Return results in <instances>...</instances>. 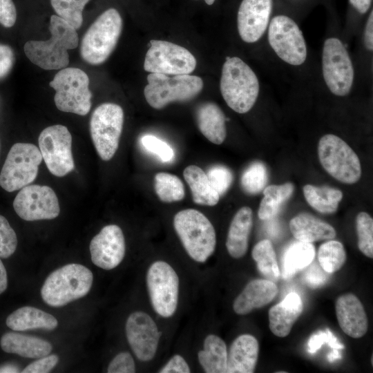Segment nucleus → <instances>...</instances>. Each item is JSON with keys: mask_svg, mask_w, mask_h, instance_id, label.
<instances>
[{"mask_svg": "<svg viewBox=\"0 0 373 373\" xmlns=\"http://www.w3.org/2000/svg\"><path fill=\"white\" fill-rule=\"evenodd\" d=\"M49 30L51 36L46 41H28L24 52L29 60L45 70L66 68L69 64L68 50L79 44L76 29L57 15L50 17Z\"/></svg>", "mask_w": 373, "mask_h": 373, "instance_id": "f257e3e1", "label": "nucleus"}, {"mask_svg": "<svg viewBox=\"0 0 373 373\" xmlns=\"http://www.w3.org/2000/svg\"><path fill=\"white\" fill-rule=\"evenodd\" d=\"M220 89L229 108L236 113H245L254 106L260 84L247 64L238 57H227L222 68Z\"/></svg>", "mask_w": 373, "mask_h": 373, "instance_id": "f03ea898", "label": "nucleus"}, {"mask_svg": "<svg viewBox=\"0 0 373 373\" xmlns=\"http://www.w3.org/2000/svg\"><path fill=\"white\" fill-rule=\"evenodd\" d=\"M93 280L89 269L79 264H68L49 274L41 289V296L47 305L61 307L86 296Z\"/></svg>", "mask_w": 373, "mask_h": 373, "instance_id": "7ed1b4c3", "label": "nucleus"}, {"mask_svg": "<svg viewBox=\"0 0 373 373\" xmlns=\"http://www.w3.org/2000/svg\"><path fill=\"white\" fill-rule=\"evenodd\" d=\"M173 227L184 249L195 261L204 262L213 254L216 245L215 229L200 211L186 209L173 218Z\"/></svg>", "mask_w": 373, "mask_h": 373, "instance_id": "20e7f679", "label": "nucleus"}, {"mask_svg": "<svg viewBox=\"0 0 373 373\" xmlns=\"http://www.w3.org/2000/svg\"><path fill=\"white\" fill-rule=\"evenodd\" d=\"M122 29V19L115 8L102 13L90 25L81 43L82 59L91 65L104 63L115 49Z\"/></svg>", "mask_w": 373, "mask_h": 373, "instance_id": "39448f33", "label": "nucleus"}, {"mask_svg": "<svg viewBox=\"0 0 373 373\" xmlns=\"http://www.w3.org/2000/svg\"><path fill=\"white\" fill-rule=\"evenodd\" d=\"M148 84L144 90L148 104L161 109L173 102L189 101L195 97L203 88L202 79L191 75L169 77L160 73L147 76Z\"/></svg>", "mask_w": 373, "mask_h": 373, "instance_id": "423d86ee", "label": "nucleus"}, {"mask_svg": "<svg viewBox=\"0 0 373 373\" xmlns=\"http://www.w3.org/2000/svg\"><path fill=\"white\" fill-rule=\"evenodd\" d=\"M55 89L54 101L63 112L86 115L91 107L92 94L87 74L77 68L60 70L49 84Z\"/></svg>", "mask_w": 373, "mask_h": 373, "instance_id": "0eeeda50", "label": "nucleus"}, {"mask_svg": "<svg viewBox=\"0 0 373 373\" xmlns=\"http://www.w3.org/2000/svg\"><path fill=\"white\" fill-rule=\"evenodd\" d=\"M318 154L323 169L336 180L352 184L361 178V166L358 155L338 136L323 135L318 142Z\"/></svg>", "mask_w": 373, "mask_h": 373, "instance_id": "6e6552de", "label": "nucleus"}, {"mask_svg": "<svg viewBox=\"0 0 373 373\" xmlns=\"http://www.w3.org/2000/svg\"><path fill=\"white\" fill-rule=\"evenodd\" d=\"M322 73L329 90L334 95H348L354 79V70L350 56L341 39L329 37L322 50Z\"/></svg>", "mask_w": 373, "mask_h": 373, "instance_id": "1a4fd4ad", "label": "nucleus"}, {"mask_svg": "<svg viewBox=\"0 0 373 373\" xmlns=\"http://www.w3.org/2000/svg\"><path fill=\"white\" fill-rule=\"evenodd\" d=\"M43 158L30 143H16L10 149L0 173V186L12 192L30 184L37 178Z\"/></svg>", "mask_w": 373, "mask_h": 373, "instance_id": "9d476101", "label": "nucleus"}, {"mask_svg": "<svg viewBox=\"0 0 373 373\" xmlns=\"http://www.w3.org/2000/svg\"><path fill=\"white\" fill-rule=\"evenodd\" d=\"M268 43L275 54L284 62L300 66L307 59L305 39L298 24L287 15H278L269 21Z\"/></svg>", "mask_w": 373, "mask_h": 373, "instance_id": "9b49d317", "label": "nucleus"}, {"mask_svg": "<svg viewBox=\"0 0 373 373\" xmlns=\"http://www.w3.org/2000/svg\"><path fill=\"white\" fill-rule=\"evenodd\" d=\"M123 123L124 111L116 104L104 103L93 111L90 122V135L103 160H110L116 153Z\"/></svg>", "mask_w": 373, "mask_h": 373, "instance_id": "f8f14e48", "label": "nucleus"}, {"mask_svg": "<svg viewBox=\"0 0 373 373\" xmlns=\"http://www.w3.org/2000/svg\"><path fill=\"white\" fill-rule=\"evenodd\" d=\"M146 285L152 307L160 316L169 318L176 311L179 298V278L171 265L154 262L146 274Z\"/></svg>", "mask_w": 373, "mask_h": 373, "instance_id": "ddd939ff", "label": "nucleus"}, {"mask_svg": "<svg viewBox=\"0 0 373 373\" xmlns=\"http://www.w3.org/2000/svg\"><path fill=\"white\" fill-rule=\"evenodd\" d=\"M144 69L151 73L189 75L196 66L194 56L185 48L172 42L151 40Z\"/></svg>", "mask_w": 373, "mask_h": 373, "instance_id": "4468645a", "label": "nucleus"}, {"mask_svg": "<svg viewBox=\"0 0 373 373\" xmlns=\"http://www.w3.org/2000/svg\"><path fill=\"white\" fill-rule=\"evenodd\" d=\"M38 142L42 158L52 174L62 177L74 169L72 136L67 127L50 126L41 132Z\"/></svg>", "mask_w": 373, "mask_h": 373, "instance_id": "2eb2a0df", "label": "nucleus"}, {"mask_svg": "<svg viewBox=\"0 0 373 373\" xmlns=\"http://www.w3.org/2000/svg\"><path fill=\"white\" fill-rule=\"evenodd\" d=\"M13 207L17 214L26 221L50 220L60 212L58 198L48 186L27 185L16 195Z\"/></svg>", "mask_w": 373, "mask_h": 373, "instance_id": "dca6fc26", "label": "nucleus"}, {"mask_svg": "<svg viewBox=\"0 0 373 373\" xmlns=\"http://www.w3.org/2000/svg\"><path fill=\"white\" fill-rule=\"evenodd\" d=\"M125 329L128 344L136 357L142 361L152 360L161 334L154 320L144 312H134L128 316Z\"/></svg>", "mask_w": 373, "mask_h": 373, "instance_id": "f3484780", "label": "nucleus"}, {"mask_svg": "<svg viewBox=\"0 0 373 373\" xmlns=\"http://www.w3.org/2000/svg\"><path fill=\"white\" fill-rule=\"evenodd\" d=\"M125 250L123 232L116 224L103 227L90 243L92 262L105 270H111L117 267L124 257Z\"/></svg>", "mask_w": 373, "mask_h": 373, "instance_id": "a211bd4d", "label": "nucleus"}, {"mask_svg": "<svg viewBox=\"0 0 373 373\" xmlns=\"http://www.w3.org/2000/svg\"><path fill=\"white\" fill-rule=\"evenodd\" d=\"M272 0H242L238 11L239 35L246 43L258 41L267 30L272 11Z\"/></svg>", "mask_w": 373, "mask_h": 373, "instance_id": "6ab92c4d", "label": "nucleus"}, {"mask_svg": "<svg viewBox=\"0 0 373 373\" xmlns=\"http://www.w3.org/2000/svg\"><path fill=\"white\" fill-rule=\"evenodd\" d=\"M338 325L347 336L359 338L368 328L367 317L364 307L358 297L351 293L338 296L335 303Z\"/></svg>", "mask_w": 373, "mask_h": 373, "instance_id": "aec40b11", "label": "nucleus"}, {"mask_svg": "<svg viewBox=\"0 0 373 373\" xmlns=\"http://www.w3.org/2000/svg\"><path fill=\"white\" fill-rule=\"evenodd\" d=\"M278 293L274 282L267 279H255L245 287L235 298L233 309L238 315H246L274 300Z\"/></svg>", "mask_w": 373, "mask_h": 373, "instance_id": "412c9836", "label": "nucleus"}, {"mask_svg": "<svg viewBox=\"0 0 373 373\" xmlns=\"http://www.w3.org/2000/svg\"><path fill=\"white\" fill-rule=\"evenodd\" d=\"M259 344L255 336L245 334L231 343L227 356V373H252L258 358Z\"/></svg>", "mask_w": 373, "mask_h": 373, "instance_id": "4be33fe9", "label": "nucleus"}, {"mask_svg": "<svg viewBox=\"0 0 373 373\" xmlns=\"http://www.w3.org/2000/svg\"><path fill=\"white\" fill-rule=\"evenodd\" d=\"M303 310V301L296 292L288 294L285 298L269 310V327L278 337H285Z\"/></svg>", "mask_w": 373, "mask_h": 373, "instance_id": "5701e85b", "label": "nucleus"}, {"mask_svg": "<svg viewBox=\"0 0 373 373\" xmlns=\"http://www.w3.org/2000/svg\"><path fill=\"white\" fill-rule=\"evenodd\" d=\"M252 225L251 209L241 207L231 222L226 240L227 251L233 258H240L247 253Z\"/></svg>", "mask_w": 373, "mask_h": 373, "instance_id": "b1692460", "label": "nucleus"}, {"mask_svg": "<svg viewBox=\"0 0 373 373\" xmlns=\"http://www.w3.org/2000/svg\"><path fill=\"white\" fill-rule=\"evenodd\" d=\"M289 229L297 240L309 243L331 240L336 235L331 224L309 213L294 217L289 222Z\"/></svg>", "mask_w": 373, "mask_h": 373, "instance_id": "393cba45", "label": "nucleus"}, {"mask_svg": "<svg viewBox=\"0 0 373 373\" xmlns=\"http://www.w3.org/2000/svg\"><path fill=\"white\" fill-rule=\"evenodd\" d=\"M0 345L5 352L31 358L45 356L52 348L47 341L17 332L4 334L1 338Z\"/></svg>", "mask_w": 373, "mask_h": 373, "instance_id": "a878e982", "label": "nucleus"}, {"mask_svg": "<svg viewBox=\"0 0 373 373\" xmlns=\"http://www.w3.org/2000/svg\"><path fill=\"white\" fill-rule=\"evenodd\" d=\"M198 126L211 142L221 144L227 135L226 117L221 108L213 102L202 104L196 110Z\"/></svg>", "mask_w": 373, "mask_h": 373, "instance_id": "bb28decb", "label": "nucleus"}, {"mask_svg": "<svg viewBox=\"0 0 373 373\" xmlns=\"http://www.w3.org/2000/svg\"><path fill=\"white\" fill-rule=\"evenodd\" d=\"M7 326L14 331L44 329L52 330L58 325L52 315L38 308L25 306L10 314L6 318Z\"/></svg>", "mask_w": 373, "mask_h": 373, "instance_id": "cd10ccee", "label": "nucleus"}, {"mask_svg": "<svg viewBox=\"0 0 373 373\" xmlns=\"http://www.w3.org/2000/svg\"><path fill=\"white\" fill-rule=\"evenodd\" d=\"M227 349L224 341L218 336H207L203 350L198 353L200 364L207 373H227Z\"/></svg>", "mask_w": 373, "mask_h": 373, "instance_id": "c85d7f7f", "label": "nucleus"}, {"mask_svg": "<svg viewBox=\"0 0 373 373\" xmlns=\"http://www.w3.org/2000/svg\"><path fill=\"white\" fill-rule=\"evenodd\" d=\"M185 181L189 186L193 200L195 204L214 206L220 195L211 186L207 173L196 165H189L183 171Z\"/></svg>", "mask_w": 373, "mask_h": 373, "instance_id": "c756f323", "label": "nucleus"}, {"mask_svg": "<svg viewBox=\"0 0 373 373\" xmlns=\"http://www.w3.org/2000/svg\"><path fill=\"white\" fill-rule=\"evenodd\" d=\"M303 194L309 205L322 213H335L343 198L341 190L327 186L306 184L303 186Z\"/></svg>", "mask_w": 373, "mask_h": 373, "instance_id": "7c9ffc66", "label": "nucleus"}, {"mask_svg": "<svg viewBox=\"0 0 373 373\" xmlns=\"http://www.w3.org/2000/svg\"><path fill=\"white\" fill-rule=\"evenodd\" d=\"M314 256L315 248L312 243L299 240L291 243L283 256V277H291L298 271L307 267Z\"/></svg>", "mask_w": 373, "mask_h": 373, "instance_id": "2f4dec72", "label": "nucleus"}, {"mask_svg": "<svg viewBox=\"0 0 373 373\" xmlns=\"http://www.w3.org/2000/svg\"><path fill=\"white\" fill-rule=\"evenodd\" d=\"M253 259L257 264V267L262 276L273 282L280 276L276 253L271 242L264 239L258 242L251 251Z\"/></svg>", "mask_w": 373, "mask_h": 373, "instance_id": "473e14b6", "label": "nucleus"}, {"mask_svg": "<svg viewBox=\"0 0 373 373\" xmlns=\"http://www.w3.org/2000/svg\"><path fill=\"white\" fill-rule=\"evenodd\" d=\"M154 189L159 199L166 203L180 201L185 195L182 180L171 173L160 172L154 178Z\"/></svg>", "mask_w": 373, "mask_h": 373, "instance_id": "72a5a7b5", "label": "nucleus"}, {"mask_svg": "<svg viewBox=\"0 0 373 373\" xmlns=\"http://www.w3.org/2000/svg\"><path fill=\"white\" fill-rule=\"evenodd\" d=\"M318 259L321 268L329 274L339 270L347 259L343 244L336 240H329L323 243L318 252Z\"/></svg>", "mask_w": 373, "mask_h": 373, "instance_id": "f704fd0d", "label": "nucleus"}, {"mask_svg": "<svg viewBox=\"0 0 373 373\" xmlns=\"http://www.w3.org/2000/svg\"><path fill=\"white\" fill-rule=\"evenodd\" d=\"M267 180L268 175L265 165L260 161H255L243 171L240 184L245 193L255 195L264 189Z\"/></svg>", "mask_w": 373, "mask_h": 373, "instance_id": "c9c22d12", "label": "nucleus"}, {"mask_svg": "<svg viewBox=\"0 0 373 373\" xmlns=\"http://www.w3.org/2000/svg\"><path fill=\"white\" fill-rule=\"evenodd\" d=\"M90 0H50L57 16L64 19L76 30L83 22L82 12Z\"/></svg>", "mask_w": 373, "mask_h": 373, "instance_id": "e433bc0d", "label": "nucleus"}, {"mask_svg": "<svg viewBox=\"0 0 373 373\" xmlns=\"http://www.w3.org/2000/svg\"><path fill=\"white\" fill-rule=\"evenodd\" d=\"M358 247L367 257L373 258V220L366 212H360L356 218Z\"/></svg>", "mask_w": 373, "mask_h": 373, "instance_id": "4c0bfd02", "label": "nucleus"}, {"mask_svg": "<svg viewBox=\"0 0 373 373\" xmlns=\"http://www.w3.org/2000/svg\"><path fill=\"white\" fill-rule=\"evenodd\" d=\"M207 175L211 186L219 194L223 195L231 186L233 182V173L225 166L213 165L207 171Z\"/></svg>", "mask_w": 373, "mask_h": 373, "instance_id": "58836bf2", "label": "nucleus"}, {"mask_svg": "<svg viewBox=\"0 0 373 373\" xmlns=\"http://www.w3.org/2000/svg\"><path fill=\"white\" fill-rule=\"evenodd\" d=\"M17 246V238L7 219L0 215V258L12 256Z\"/></svg>", "mask_w": 373, "mask_h": 373, "instance_id": "ea45409f", "label": "nucleus"}, {"mask_svg": "<svg viewBox=\"0 0 373 373\" xmlns=\"http://www.w3.org/2000/svg\"><path fill=\"white\" fill-rule=\"evenodd\" d=\"M141 144L148 151L156 155L162 162H169L174 157L173 149L165 142L153 135H145Z\"/></svg>", "mask_w": 373, "mask_h": 373, "instance_id": "a19ab883", "label": "nucleus"}, {"mask_svg": "<svg viewBox=\"0 0 373 373\" xmlns=\"http://www.w3.org/2000/svg\"><path fill=\"white\" fill-rule=\"evenodd\" d=\"M107 372L108 373H134L135 365L133 356L127 352L119 353L110 362Z\"/></svg>", "mask_w": 373, "mask_h": 373, "instance_id": "79ce46f5", "label": "nucleus"}, {"mask_svg": "<svg viewBox=\"0 0 373 373\" xmlns=\"http://www.w3.org/2000/svg\"><path fill=\"white\" fill-rule=\"evenodd\" d=\"M294 189V184L291 182L280 185L273 184L264 188L263 194L280 206L291 195Z\"/></svg>", "mask_w": 373, "mask_h": 373, "instance_id": "37998d69", "label": "nucleus"}, {"mask_svg": "<svg viewBox=\"0 0 373 373\" xmlns=\"http://www.w3.org/2000/svg\"><path fill=\"white\" fill-rule=\"evenodd\" d=\"M58 361L59 357L56 354H48L29 364L21 372L47 373L56 366Z\"/></svg>", "mask_w": 373, "mask_h": 373, "instance_id": "c03bdc74", "label": "nucleus"}, {"mask_svg": "<svg viewBox=\"0 0 373 373\" xmlns=\"http://www.w3.org/2000/svg\"><path fill=\"white\" fill-rule=\"evenodd\" d=\"M17 19V11L12 0H0V23L10 28Z\"/></svg>", "mask_w": 373, "mask_h": 373, "instance_id": "a18cd8bd", "label": "nucleus"}, {"mask_svg": "<svg viewBox=\"0 0 373 373\" xmlns=\"http://www.w3.org/2000/svg\"><path fill=\"white\" fill-rule=\"evenodd\" d=\"M190 367L185 359L180 354H175L160 369V373H189Z\"/></svg>", "mask_w": 373, "mask_h": 373, "instance_id": "49530a36", "label": "nucleus"}, {"mask_svg": "<svg viewBox=\"0 0 373 373\" xmlns=\"http://www.w3.org/2000/svg\"><path fill=\"white\" fill-rule=\"evenodd\" d=\"M327 272L325 271L321 267L317 264H314L307 270L305 274L307 283L312 287L320 286L325 283L327 279Z\"/></svg>", "mask_w": 373, "mask_h": 373, "instance_id": "de8ad7c7", "label": "nucleus"}, {"mask_svg": "<svg viewBox=\"0 0 373 373\" xmlns=\"http://www.w3.org/2000/svg\"><path fill=\"white\" fill-rule=\"evenodd\" d=\"M13 62L14 55L12 49L8 46L0 44V79L9 73Z\"/></svg>", "mask_w": 373, "mask_h": 373, "instance_id": "09e8293b", "label": "nucleus"}, {"mask_svg": "<svg viewBox=\"0 0 373 373\" xmlns=\"http://www.w3.org/2000/svg\"><path fill=\"white\" fill-rule=\"evenodd\" d=\"M279 206L274 204L267 196L264 195L262 199L258 211V218L260 220H269L278 213Z\"/></svg>", "mask_w": 373, "mask_h": 373, "instance_id": "8fccbe9b", "label": "nucleus"}, {"mask_svg": "<svg viewBox=\"0 0 373 373\" xmlns=\"http://www.w3.org/2000/svg\"><path fill=\"white\" fill-rule=\"evenodd\" d=\"M364 44L367 50H373V12L371 10L364 30L363 35Z\"/></svg>", "mask_w": 373, "mask_h": 373, "instance_id": "3c124183", "label": "nucleus"}, {"mask_svg": "<svg viewBox=\"0 0 373 373\" xmlns=\"http://www.w3.org/2000/svg\"><path fill=\"white\" fill-rule=\"evenodd\" d=\"M372 0H350L351 5L361 14L366 13L370 8Z\"/></svg>", "mask_w": 373, "mask_h": 373, "instance_id": "603ef678", "label": "nucleus"}, {"mask_svg": "<svg viewBox=\"0 0 373 373\" xmlns=\"http://www.w3.org/2000/svg\"><path fill=\"white\" fill-rule=\"evenodd\" d=\"M8 287L6 269L0 259V294L5 291Z\"/></svg>", "mask_w": 373, "mask_h": 373, "instance_id": "864d4df0", "label": "nucleus"}, {"mask_svg": "<svg viewBox=\"0 0 373 373\" xmlns=\"http://www.w3.org/2000/svg\"><path fill=\"white\" fill-rule=\"evenodd\" d=\"M19 369L13 364H7L0 366V372H19Z\"/></svg>", "mask_w": 373, "mask_h": 373, "instance_id": "5fc2aeb1", "label": "nucleus"}, {"mask_svg": "<svg viewBox=\"0 0 373 373\" xmlns=\"http://www.w3.org/2000/svg\"><path fill=\"white\" fill-rule=\"evenodd\" d=\"M216 0H204L207 4L212 5Z\"/></svg>", "mask_w": 373, "mask_h": 373, "instance_id": "6e6d98bb", "label": "nucleus"}]
</instances>
